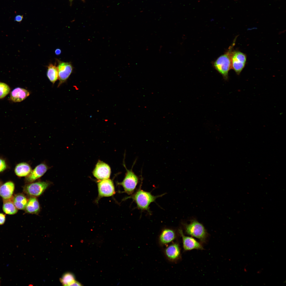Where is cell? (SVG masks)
<instances>
[{"label":"cell","instance_id":"cell-17","mask_svg":"<svg viewBox=\"0 0 286 286\" xmlns=\"http://www.w3.org/2000/svg\"><path fill=\"white\" fill-rule=\"evenodd\" d=\"M26 212L29 213L37 214L40 211L39 203L35 197H31L28 200L25 208Z\"/></svg>","mask_w":286,"mask_h":286},{"label":"cell","instance_id":"cell-9","mask_svg":"<svg viewBox=\"0 0 286 286\" xmlns=\"http://www.w3.org/2000/svg\"><path fill=\"white\" fill-rule=\"evenodd\" d=\"M245 54L239 51H233L231 55V67L236 74H239L244 68L246 62Z\"/></svg>","mask_w":286,"mask_h":286},{"label":"cell","instance_id":"cell-7","mask_svg":"<svg viewBox=\"0 0 286 286\" xmlns=\"http://www.w3.org/2000/svg\"><path fill=\"white\" fill-rule=\"evenodd\" d=\"M164 253L166 258L171 262L177 261L181 258V248L177 242H173L166 245Z\"/></svg>","mask_w":286,"mask_h":286},{"label":"cell","instance_id":"cell-19","mask_svg":"<svg viewBox=\"0 0 286 286\" xmlns=\"http://www.w3.org/2000/svg\"><path fill=\"white\" fill-rule=\"evenodd\" d=\"M47 75L49 81L54 84L59 79L57 66L55 64L51 63L47 66Z\"/></svg>","mask_w":286,"mask_h":286},{"label":"cell","instance_id":"cell-14","mask_svg":"<svg viewBox=\"0 0 286 286\" xmlns=\"http://www.w3.org/2000/svg\"><path fill=\"white\" fill-rule=\"evenodd\" d=\"M29 95L30 93L27 90L21 88L17 87L11 92L10 99L14 102H20L25 99Z\"/></svg>","mask_w":286,"mask_h":286},{"label":"cell","instance_id":"cell-11","mask_svg":"<svg viewBox=\"0 0 286 286\" xmlns=\"http://www.w3.org/2000/svg\"><path fill=\"white\" fill-rule=\"evenodd\" d=\"M111 169L107 164L99 160L93 172V176L100 180L109 178L111 174Z\"/></svg>","mask_w":286,"mask_h":286},{"label":"cell","instance_id":"cell-30","mask_svg":"<svg viewBox=\"0 0 286 286\" xmlns=\"http://www.w3.org/2000/svg\"><path fill=\"white\" fill-rule=\"evenodd\" d=\"M0 186H1V185H0Z\"/></svg>","mask_w":286,"mask_h":286},{"label":"cell","instance_id":"cell-8","mask_svg":"<svg viewBox=\"0 0 286 286\" xmlns=\"http://www.w3.org/2000/svg\"><path fill=\"white\" fill-rule=\"evenodd\" d=\"M57 68L59 82L58 87L65 82L72 72L73 66L70 62H64L58 60Z\"/></svg>","mask_w":286,"mask_h":286},{"label":"cell","instance_id":"cell-16","mask_svg":"<svg viewBox=\"0 0 286 286\" xmlns=\"http://www.w3.org/2000/svg\"><path fill=\"white\" fill-rule=\"evenodd\" d=\"M32 170L31 167L28 163L22 162L17 164L15 166L14 172L15 174L19 177H26Z\"/></svg>","mask_w":286,"mask_h":286},{"label":"cell","instance_id":"cell-2","mask_svg":"<svg viewBox=\"0 0 286 286\" xmlns=\"http://www.w3.org/2000/svg\"><path fill=\"white\" fill-rule=\"evenodd\" d=\"M183 225L187 234L198 239L202 243L206 242L208 234L201 223L194 220L191 221L189 224L184 223Z\"/></svg>","mask_w":286,"mask_h":286},{"label":"cell","instance_id":"cell-4","mask_svg":"<svg viewBox=\"0 0 286 286\" xmlns=\"http://www.w3.org/2000/svg\"><path fill=\"white\" fill-rule=\"evenodd\" d=\"M136 160L135 161L132 168L128 170L124 165L126 172L122 181L118 182V184L121 185L124 190V191L128 195H131L134 193L139 181L137 176L133 171L132 168Z\"/></svg>","mask_w":286,"mask_h":286},{"label":"cell","instance_id":"cell-13","mask_svg":"<svg viewBox=\"0 0 286 286\" xmlns=\"http://www.w3.org/2000/svg\"><path fill=\"white\" fill-rule=\"evenodd\" d=\"M48 169V167L44 163H41L37 166L29 175L26 177V183L33 182L42 176Z\"/></svg>","mask_w":286,"mask_h":286},{"label":"cell","instance_id":"cell-3","mask_svg":"<svg viewBox=\"0 0 286 286\" xmlns=\"http://www.w3.org/2000/svg\"><path fill=\"white\" fill-rule=\"evenodd\" d=\"M234 44L235 42L226 53L219 57L214 63L215 68L225 80L228 78L229 72L232 68L231 55Z\"/></svg>","mask_w":286,"mask_h":286},{"label":"cell","instance_id":"cell-28","mask_svg":"<svg viewBox=\"0 0 286 286\" xmlns=\"http://www.w3.org/2000/svg\"><path fill=\"white\" fill-rule=\"evenodd\" d=\"M73 0H69L70 2H71Z\"/></svg>","mask_w":286,"mask_h":286},{"label":"cell","instance_id":"cell-12","mask_svg":"<svg viewBox=\"0 0 286 286\" xmlns=\"http://www.w3.org/2000/svg\"><path fill=\"white\" fill-rule=\"evenodd\" d=\"M177 237L176 231L169 228L163 229L158 237V242L161 246L167 245L173 242Z\"/></svg>","mask_w":286,"mask_h":286},{"label":"cell","instance_id":"cell-1","mask_svg":"<svg viewBox=\"0 0 286 286\" xmlns=\"http://www.w3.org/2000/svg\"><path fill=\"white\" fill-rule=\"evenodd\" d=\"M163 194L158 196L153 195L151 192L145 191L141 189L140 187L128 198H131L136 204L137 208L141 211H146L150 213L149 206L155 202L158 198Z\"/></svg>","mask_w":286,"mask_h":286},{"label":"cell","instance_id":"cell-10","mask_svg":"<svg viewBox=\"0 0 286 286\" xmlns=\"http://www.w3.org/2000/svg\"><path fill=\"white\" fill-rule=\"evenodd\" d=\"M178 231L182 238L183 247L184 251L204 249L201 242H198L193 237L185 235L181 229H178Z\"/></svg>","mask_w":286,"mask_h":286},{"label":"cell","instance_id":"cell-6","mask_svg":"<svg viewBox=\"0 0 286 286\" xmlns=\"http://www.w3.org/2000/svg\"><path fill=\"white\" fill-rule=\"evenodd\" d=\"M98 199L113 196L115 193L113 181L109 178L99 180L98 181Z\"/></svg>","mask_w":286,"mask_h":286},{"label":"cell","instance_id":"cell-27","mask_svg":"<svg viewBox=\"0 0 286 286\" xmlns=\"http://www.w3.org/2000/svg\"><path fill=\"white\" fill-rule=\"evenodd\" d=\"M55 54L57 55H59L61 52V50L59 48L57 49L55 51Z\"/></svg>","mask_w":286,"mask_h":286},{"label":"cell","instance_id":"cell-29","mask_svg":"<svg viewBox=\"0 0 286 286\" xmlns=\"http://www.w3.org/2000/svg\"></svg>","mask_w":286,"mask_h":286},{"label":"cell","instance_id":"cell-5","mask_svg":"<svg viewBox=\"0 0 286 286\" xmlns=\"http://www.w3.org/2000/svg\"><path fill=\"white\" fill-rule=\"evenodd\" d=\"M50 184L47 181H39L28 183L24 186L23 191L31 197H36L41 195Z\"/></svg>","mask_w":286,"mask_h":286},{"label":"cell","instance_id":"cell-15","mask_svg":"<svg viewBox=\"0 0 286 286\" xmlns=\"http://www.w3.org/2000/svg\"><path fill=\"white\" fill-rule=\"evenodd\" d=\"M15 188L12 182H7L0 186V196L3 200L11 198Z\"/></svg>","mask_w":286,"mask_h":286},{"label":"cell","instance_id":"cell-22","mask_svg":"<svg viewBox=\"0 0 286 286\" xmlns=\"http://www.w3.org/2000/svg\"><path fill=\"white\" fill-rule=\"evenodd\" d=\"M10 88L6 84L0 82V99L5 97L10 92Z\"/></svg>","mask_w":286,"mask_h":286},{"label":"cell","instance_id":"cell-24","mask_svg":"<svg viewBox=\"0 0 286 286\" xmlns=\"http://www.w3.org/2000/svg\"><path fill=\"white\" fill-rule=\"evenodd\" d=\"M6 220V216L5 214L0 213V225H2L4 224Z\"/></svg>","mask_w":286,"mask_h":286},{"label":"cell","instance_id":"cell-26","mask_svg":"<svg viewBox=\"0 0 286 286\" xmlns=\"http://www.w3.org/2000/svg\"><path fill=\"white\" fill-rule=\"evenodd\" d=\"M82 285L80 283L75 280L71 283L69 286H81Z\"/></svg>","mask_w":286,"mask_h":286},{"label":"cell","instance_id":"cell-18","mask_svg":"<svg viewBox=\"0 0 286 286\" xmlns=\"http://www.w3.org/2000/svg\"><path fill=\"white\" fill-rule=\"evenodd\" d=\"M28 200L24 195L19 193L15 195L12 201L17 209L23 210L25 209Z\"/></svg>","mask_w":286,"mask_h":286},{"label":"cell","instance_id":"cell-23","mask_svg":"<svg viewBox=\"0 0 286 286\" xmlns=\"http://www.w3.org/2000/svg\"><path fill=\"white\" fill-rule=\"evenodd\" d=\"M8 167V165L6 160L3 158L0 157V173L4 172Z\"/></svg>","mask_w":286,"mask_h":286},{"label":"cell","instance_id":"cell-20","mask_svg":"<svg viewBox=\"0 0 286 286\" xmlns=\"http://www.w3.org/2000/svg\"><path fill=\"white\" fill-rule=\"evenodd\" d=\"M11 199L4 200L2 208L4 212L6 214L12 215L17 212V209L13 201Z\"/></svg>","mask_w":286,"mask_h":286},{"label":"cell","instance_id":"cell-25","mask_svg":"<svg viewBox=\"0 0 286 286\" xmlns=\"http://www.w3.org/2000/svg\"><path fill=\"white\" fill-rule=\"evenodd\" d=\"M23 15H17L15 16V21L17 22H21L23 19Z\"/></svg>","mask_w":286,"mask_h":286},{"label":"cell","instance_id":"cell-21","mask_svg":"<svg viewBox=\"0 0 286 286\" xmlns=\"http://www.w3.org/2000/svg\"><path fill=\"white\" fill-rule=\"evenodd\" d=\"M62 284L64 286H69L75 281L74 275L72 273L68 272L64 274L60 279Z\"/></svg>","mask_w":286,"mask_h":286}]
</instances>
